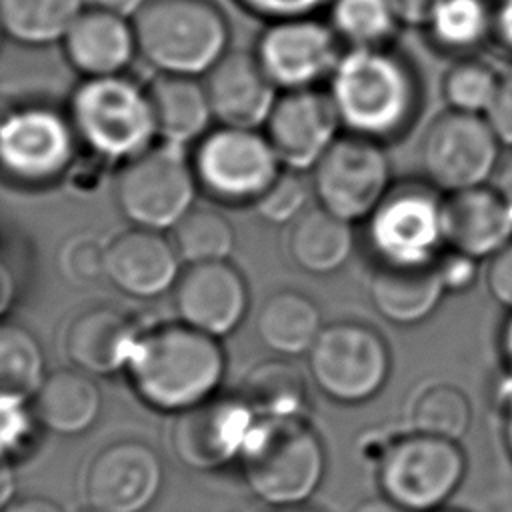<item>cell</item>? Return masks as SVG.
Returning a JSON list of instances; mask_svg holds the SVG:
<instances>
[{
	"label": "cell",
	"mask_w": 512,
	"mask_h": 512,
	"mask_svg": "<svg viewBox=\"0 0 512 512\" xmlns=\"http://www.w3.org/2000/svg\"><path fill=\"white\" fill-rule=\"evenodd\" d=\"M106 270L122 292L152 298L174 286L180 256L160 230L134 226L106 244Z\"/></svg>",
	"instance_id": "obj_20"
},
{
	"label": "cell",
	"mask_w": 512,
	"mask_h": 512,
	"mask_svg": "<svg viewBox=\"0 0 512 512\" xmlns=\"http://www.w3.org/2000/svg\"><path fill=\"white\" fill-rule=\"evenodd\" d=\"M140 328L116 306H92L78 312L64 336L72 364L88 374H110L126 368Z\"/></svg>",
	"instance_id": "obj_23"
},
{
	"label": "cell",
	"mask_w": 512,
	"mask_h": 512,
	"mask_svg": "<svg viewBox=\"0 0 512 512\" xmlns=\"http://www.w3.org/2000/svg\"><path fill=\"white\" fill-rule=\"evenodd\" d=\"M500 416H502V438L512 458V378H504L500 386Z\"/></svg>",
	"instance_id": "obj_48"
},
{
	"label": "cell",
	"mask_w": 512,
	"mask_h": 512,
	"mask_svg": "<svg viewBox=\"0 0 512 512\" xmlns=\"http://www.w3.org/2000/svg\"><path fill=\"white\" fill-rule=\"evenodd\" d=\"M36 414L26 398L0 396V460L14 462L28 454L34 442Z\"/></svg>",
	"instance_id": "obj_39"
},
{
	"label": "cell",
	"mask_w": 512,
	"mask_h": 512,
	"mask_svg": "<svg viewBox=\"0 0 512 512\" xmlns=\"http://www.w3.org/2000/svg\"><path fill=\"white\" fill-rule=\"evenodd\" d=\"M262 132L282 168L310 172L342 134V126L328 92L306 88L278 92Z\"/></svg>",
	"instance_id": "obj_17"
},
{
	"label": "cell",
	"mask_w": 512,
	"mask_h": 512,
	"mask_svg": "<svg viewBox=\"0 0 512 512\" xmlns=\"http://www.w3.org/2000/svg\"><path fill=\"white\" fill-rule=\"evenodd\" d=\"M258 418H306L308 380L292 358L256 362L238 392Z\"/></svg>",
	"instance_id": "obj_29"
},
{
	"label": "cell",
	"mask_w": 512,
	"mask_h": 512,
	"mask_svg": "<svg viewBox=\"0 0 512 512\" xmlns=\"http://www.w3.org/2000/svg\"><path fill=\"white\" fill-rule=\"evenodd\" d=\"M326 86L342 132L384 146L406 136L422 110L420 76L392 46L346 48Z\"/></svg>",
	"instance_id": "obj_1"
},
{
	"label": "cell",
	"mask_w": 512,
	"mask_h": 512,
	"mask_svg": "<svg viewBox=\"0 0 512 512\" xmlns=\"http://www.w3.org/2000/svg\"><path fill=\"white\" fill-rule=\"evenodd\" d=\"M126 370L144 402L182 412L216 394L226 354L220 338L182 320L164 322L140 332Z\"/></svg>",
	"instance_id": "obj_2"
},
{
	"label": "cell",
	"mask_w": 512,
	"mask_h": 512,
	"mask_svg": "<svg viewBox=\"0 0 512 512\" xmlns=\"http://www.w3.org/2000/svg\"><path fill=\"white\" fill-rule=\"evenodd\" d=\"M256 418L240 394H214L178 412L172 448L190 468H220L242 454Z\"/></svg>",
	"instance_id": "obj_16"
},
{
	"label": "cell",
	"mask_w": 512,
	"mask_h": 512,
	"mask_svg": "<svg viewBox=\"0 0 512 512\" xmlns=\"http://www.w3.org/2000/svg\"><path fill=\"white\" fill-rule=\"evenodd\" d=\"M174 306L182 322L222 338L248 314V282L230 260L188 264L174 282Z\"/></svg>",
	"instance_id": "obj_18"
},
{
	"label": "cell",
	"mask_w": 512,
	"mask_h": 512,
	"mask_svg": "<svg viewBox=\"0 0 512 512\" xmlns=\"http://www.w3.org/2000/svg\"><path fill=\"white\" fill-rule=\"evenodd\" d=\"M12 494H14L12 464L0 460V512H2V508L12 500Z\"/></svg>",
	"instance_id": "obj_51"
},
{
	"label": "cell",
	"mask_w": 512,
	"mask_h": 512,
	"mask_svg": "<svg viewBox=\"0 0 512 512\" xmlns=\"http://www.w3.org/2000/svg\"><path fill=\"white\" fill-rule=\"evenodd\" d=\"M190 160L198 188L230 206H252L282 172L260 128L218 124L196 140Z\"/></svg>",
	"instance_id": "obj_9"
},
{
	"label": "cell",
	"mask_w": 512,
	"mask_h": 512,
	"mask_svg": "<svg viewBox=\"0 0 512 512\" xmlns=\"http://www.w3.org/2000/svg\"><path fill=\"white\" fill-rule=\"evenodd\" d=\"M340 40L316 16L266 22L258 34L254 56L278 92L320 88L334 72Z\"/></svg>",
	"instance_id": "obj_13"
},
{
	"label": "cell",
	"mask_w": 512,
	"mask_h": 512,
	"mask_svg": "<svg viewBox=\"0 0 512 512\" xmlns=\"http://www.w3.org/2000/svg\"><path fill=\"white\" fill-rule=\"evenodd\" d=\"M484 280L490 296L506 310H512V238L488 258Z\"/></svg>",
	"instance_id": "obj_42"
},
{
	"label": "cell",
	"mask_w": 512,
	"mask_h": 512,
	"mask_svg": "<svg viewBox=\"0 0 512 512\" xmlns=\"http://www.w3.org/2000/svg\"><path fill=\"white\" fill-rule=\"evenodd\" d=\"M10 276L4 272V268L0 266V310L6 306V302L10 300Z\"/></svg>",
	"instance_id": "obj_53"
},
{
	"label": "cell",
	"mask_w": 512,
	"mask_h": 512,
	"mask_svg": "<svg viewBox=\"0 0 512 512\" xmlns=\"http://www.w3.org/2000/svg\"><path fill=\"white\" fill-rule=\"evenodd\" d=\"M498 356L506 376L512 378V310H508L498 330Z\"/></svg>",
	"instance_id": "obj_49"
},
{
	"label": "cell",
	"mask_w": 512,
	"mask_h": 512,
	"mask_svg": "<svg viewBox=\"0 0 512 512\" xmlns=\"http://www.w3.org/2000/svg\"><path fill=\"white\" fill-rule=\"evenodd\" d=\"M170 230L180 260L188 264L228 260L236 242L232 222L210 206H192Z\"/></svg>",
	"instance_id": "obj_33"
},
{
	"label": "cell",
	"mask_w": 512,
	"mask_h": 512,
	"mask_svg": "<svg viewBox=\"0 0 512 512\" xmlns=\"http://www.w3.org/2000/svg\"><path fill=\"white\" fill-rule=\"evenodd\" d=\"M162 484L156 450L140 440H112L88 460L82 492L96 512H142Z\"/></svg>",
	"instance_id": "obj_15"
},
{
	"label": "cell",
	"mask_w": 512,
	"mask_h": 512,
	"mask_svg": "<svg viewBox=\"0 0 512 512\" xmlns=\"http://www.w3.org/2000/svg\"><path fill=\"white\" fill-rule=\"evenodd\" d=\"M148 90L156 132L174 144L198 140L214 120L204 84L196 76L160 72Z\"/></svg>",
	"instance_id": "obj_28"
},
{
	"label": "cell",
	"mask_w": 512,
	"mask_h": 512,
	"mask_svg": "<svg viewBox=\"0 0 512 512\" xmlns=\"http://www.w3.org/2000/svg\"><path fill=\"white\" fill-rule=\"evenodd\" d=\"M68 62L84 76L122 74L138 52L132 18L86 6L62 38Z\"/></svg>",
	"instance_id": "obj_22"
},
{
	"label": "cell",
	"mask_w": 512,
	"mask_h": 512,
	"mask_svg": "<svg viewBox=\"0 0 512 512\" xmlns=\"http://www.w3.org/2000/svg\"><path fill=\"white\" fill-rule=\"evenodd\" d=\"M446 296L436 262L430 266H374L368 278L372 308L394 326L430 318Z\"/></svg>",
	"instance_id": "obj_24"
},
{
	"label": "cell",
	"mask_w": 512,
	"mask_h": 512,
	"mask_svg": "<svg viewBox=\"0 0 512 512\" xmlns=\"http://www.w3.org/2000/svg\"><path fill=\"white\" fill-rule=\"evenodd\" d=\"M240 8L264 22L316 16V12L330 4V0H236Z\"/></svg>",
	"instance_id": "obj_41"
},
{
	"label": "cell",
	"mask_w": 512,
	"mask_h": 512,
	"mask_svg": "<svg viewBox=\"0 0 512 512\" xmlns=\"http://www.w3.org/2000/svg\"><path fill=\"white\" fill-rule=\"evenodd\" d=\"M2 36H4V28H2V24H0V42H2Z\"/></svg>",
	"instance_id": "obj_56"
},
{
	"label": "cell",
	"mask_w": 512,
	"mask_h": 512,
	"mask_svg": "<svg viewBox=\"0 0 512 512\" xmlns=\"http://www.w3.org/2000/svg\"><path fill=\"white\" fill-rule=\"evenodd\" d=\"M272 512H322V510H316L308 504H294V506H280V508H274Z\"/></svg>",
	"instance_id": "obj_54"
},
{
	"label": "cell",
	"mask_w": 512,
	"mask_h": 512,
	"mask_svg": "<svg viewBox=\"0 0 512 512\" xmlns=\"http://www.w3.org/2000/svg\"><path fill=\"white\" fill-rule=\"evenodd\" d=\"M308 376L330 400L362 404L390 378L392 352L386 338L362 320L324 324L306 354Z\"/></svg>",
	"instance_id": "obj_7"
},
{
	"label": "cell",
	"mask_w": 512,
	"mask_h": 512,
	"mask_svg": "<svg viewBox=\"0 0 512 512\" xmlns=\"http://www.w3.org/2000/svg\"><path fill=\"white\" fill-rule=\"evenodd\" d=\"M502 148L484 114L446 108L422 132L420 166L430 186L450 194L490 184Z\"/></svg>",
	"instance_id": "obj_11"
},
{
	"label": "cell",
	"mask_w": 512,
	"mask_h": 512,
	"mask_svg": "<svg viewBox=\"0 0 512 512\" xmlns=\"http://www.w3.org/2000/svg\"><path fill=\"white\" fill-rule=\"evenodd\" d=\"M386 146L342 132L310 170L316 204L346 222H364L392 188Z\"/></svg>",
	"instance_id": "obj_12"
},
{
	"label": "cell",
	"mask_w": 512,
	"mask_h": 512,
	"mask_svg": "<svg viewBox=\"0 0 512 512\" xmlns=\"http://www.w3.org/2000/svg\"><path fill=\"white\" fill-rule=\"evenodd\" d=\"M132 26L138 52L158 72L200 76L228 52V18L212 0H146Z\"/></svg>",
	"instance_id": "obj_4"
},
{
	"label": "cell",
	"mask_w": 512,
	"mask_h": 512,
	"mask_svg": "<svg viewBox=\"0 0 512 512\" xmlns=\"http://www.w3.org/2000/svg\"><path fill=\"white\" fill-rule=\"evenodd\" d=\"M436 268L446 294H460L474 286L480 274V260L452 248H444L436 258Z\"/></svg>",
	"instance_id": "obj_40"
},
{
	"label": "cell",
	"mask_w": 512,
	"mask_h": 512,
	"mask_svg": "<svg viewBox=\"0 0 512 512\" xmlns=\"http://www.w3.org/2000/svg\"><path fill=\"white\" fill-rule=\"evenodd\" d=\"M500 82V72H496L488 62L472 56L456 58L442 76L440 94L448 110L484 114L488 112Z\"/></svg>",
	"instance_id": "obj_36"
},
{
	"label": "cell",
	"mask_w": 512,
	"mask_h": 512,
	"mask_svg": "<svg viewBox=\"0 0 512 512\" xmlns=\"http://www.w3.org/2000/svg\"><path fill=\"white\" fill-rule=\"evenodd\" d=\"M90 512H96V510H90Z\"/></svg>",
	"instance_id": "obj_57"
},
{
	"label": "cell",
	"mask_w": 512,
	"mask_h": 512,
	"mask_svg": "<svg viewBox=\"0 0 512 512\" xmlns=\"http://www.w3.org/2000/svg\"><path fill=\"white\" fill-rule=\"evenodd\" d=\"M436 50L456 58L490 44L492 0H440L422 26Z\"/></svg>",
	"instance_id": "obj_30"
},
{
	"label": "cell",
	"mask_w": 512,
	"mask_h": 512,
	"mask_svg": "<svg viewBox=\"0 0 512 512\" xmlns=\"http://www.w3.org/2000/svg\"><path fill=\"white\" fill-rule=\"evenodd\" d=\"M58 270L74 286H92L108 278L106 244L92 234H76L58 250Z\"/></svg>",
	"instance_id": "obj_38"
},
{
	"label": "cell",
	"mask_w": 512,
	"mask_h": 512,
	"mask_svg": "<svg viewBox=\"0 0 512 512\" xmlns=\"http://www.w3.org/2000/svg\"><path fill=\"white\" fill-rule=\"evenodd\" d=\"M490 186L498 192V196L502 198L504 206L512 216V148H508V152L502 154L498 168L490 180Z\"/></svg>",
	"instance_id": "obj_46"
},
{
	"label": "cell",
	"mask_w": 512,
	"mask_h": 512,
	"mask_svg": "<svg viewBox=\"0 0 512 512\" xmlns=\"http://www.w3.org/2000/svg\"><path fill=\"white\" fill-rule=\"evenodd\" d=\"M88 2H90L88 6H96V8H102V10L132 18L146 0H88Z\"/></svg>",
	"instance_id": "obj_50"
},
{
	"label": "cell",
	"mask_w": 512,
	"mask_h": 512,
	"mask_svg": "<svg viewBox=\"0 0 512 512\" xmlns=\"http://www.w3.org/2000/svg\"><path fill=\"white\" fill-rule=\"evenodd\" d=\"M352 512H406L400 506H396L394 502L382 498H372V500H364L362 504H358Z\"/></svg>",
	"instance_id": "obj_52"
},
{
	"label": "cell",
	"mask_w": 512,
	"mask_h": 512,
	"mask_svg": "<svg viewBox=\"0 0 512 512\" xmlns=\"http://www.w3.org/2000/svg\"><path fill=\"white\" fill-rule=\"evenodd\" d=\"M244 478L266 504H306L326 472V450L306 418H256L242 448Z\"/></svg>",
	"instance_id": "obj_3"
},
{
	"label": "cell",
	"mask_w": 512,
	"mask_h": 512,
	"mask_svg": "<svg viewBox=\"0 0 512 512\" xmlns=\"http://www.w3.org/2000/svg\"><path fill=\"white\" fill-rule=\"evenodd\" d=\"M442 230L446 248L484 260L512 238V216L498 192L484 184L444 194Z\"/></svg>",
	"instance_id": "obj_21"
},
{
	"label": "cell",
	"mask_w": 512,
	"mask_h": 512,
	"mask_svg": "<svg viewBox=\"0 0 512 512\" xmlns=\"http://www.w3.org/2000/svg\"><path fill=\"white\" fill-rule=\"evenodd\" d=\"M490 44L512 58V0H492Z\"/></svg>",
	"instance_id": "obj_44"
},
{
	"label": "cell",
	"mask_w": 512,
	"mask_h": 512,
	"mask_svg": "<svg viewBox=\"0 0 512 512\" xmlns=\"http://www.w3.org/2000/svg\"><path fill=\"white\" fill-rule=\"evenodd\" d=\"M466 454L458 442L410 432L386 444L378 458V486L406 512H432L458 490Z\"/></svg>",
	"instance_id": "obj_8"
},
{
	"label": "cell",
	"mask_w": 512,
	"mask_h": 512,
	"mask_svg": "<svg viewBox=\"0 0 512 512\" xmlns=\"http://www.w3.org/2000/svg\"><path fill=\"white\" fill-rule=\"evenodd\" d=\"M202 84L212 116L222 126L262 128L278 96L254 52L244 50H228Z\"/></svg>",
	"instance_id": "obj_19"
},
{
	"label": "cell",
	"mask_w": 512,
	"mask_h": 512,
	"mask_svg": "<svg viewBox=\"0 0 512 512\" xmlns=\"http://www.w3.org/2000/svg\"><path fill=\"white\" fill-rule=\"evenodd\" d=\"M432 512H460V510H446V508H438V510H432Z\"/></svg>",
	"instance_id": "obj_55"
},
{
	"label": "cell",
	"mask_w": 512,
	"mask_h": 512,
	"mask_svg": "<svg viewBox=\"0 0 512 512\" xmlns=\"http://www.w3.org/2000/svg\"><path fill=\"white\" fill-rule=\"evenodd\" d=\"M2 512H64L58 502L46 498V496H18L12 498Z\"/></svg>",
	"instance_id": "obj_47"
},
{
	"label": "cell",
	"mask_w": 512,
	"mask_h": 512,
	"mask_svg": "<svg viewBox=\"0 0 512 512\" xmlns=\"http://www.w3.org/2000/svg\"><path fill=\"white\" fill-rule=\"evenodd\" d=\"M86 0H0L4 34L22 44H52L66 36Z\"/></svg>",
	"instance_id": "obj_31"
},
{
	"label": "cell",
	"mask_w": 512,
	"mask_h": 512,
	"mask_svg": "<svg viewBox=\"0 0 512 512\" xmlns=\"http://www.w3.org/2000/svg\"><path fill=\"white\" fill-rule=\"evenodd\" d=\"M76 140L68 116L44 106L18 108L0 120V166L20 182H50L72 162Z\"/></svg>",
	"instance_id": "obj_14"
},
{
	"label": "cell",
	"mask_w": 512,
	"mask_h": 512,
	"mask_svg": "<svg viewBox=\"0 0 512 512\" xmlns=\"http://www.w3.org/2000/svg\"><path fill=\"white\" fill-rule=\"evenodd\" d=\"M486 118L502 146L512 148V66L500 74L498 90Z\"/></svg>",
	"instance_id": "obj_43"
},
{
	"label": "cell",
	"mask_w": 512,
	"mask_h": 512,
	"mask_svg": "<svg viewBox=\"0 0 512 512\" xmlns=\"http://www.w3.org/2000/svg\"><path fill=\"white\" fill-rule=\"evenodd\" d=\"M414 432L460 442L472 424V404L464 390L450 382H432L412 400Z\"/></svg>",
	"instance_id": "obj_34"
},
{
	"label": "cell",
	"mask_w": 512,
	"mask_h": 512,
	"mask_svg": "<svg viewBox=\"0 0 512 512\" xmlns=\"http://www.w3.org/2000/svg\"><path fill=\"white\" fill-rule=\"evenodd\" d=\"M354 250L352 222L318 204L308 206L288 224L286 252L290 262L308 274H332L346 264Z\"/></svg>",
	"instance_id": "obj_25"
},
{
	"label": "cell",
	"mask_w": 512,
	"mask_h": 512,
	"mask_svg": "<svg viewBox=\"0 0 512 512\" xmlns=\"http://www.w3.org/2000/svg\"><path fill=\"white\" fill-rule=\"evenodd\" d=\"M68 118L78 140L110 160L140 154L158 134L148 90L124 74L84 78L72 92Z\"/></svg>",
	"instance_id": "obj_5"
},
{
	"label": "cell",
	"mask_w": 512,
	"mask_h": 512,
	"mask_svg": "<svg viewBox=\"0 0 512 512\" xmlns=\"http://www.w3.org/2000/svg\"><path fill=\"white\" fill-rule=\"evenodd\" d=\"M180 146L164 140L124 162L116 180V200L136 226L162 232L194 206L198 182L192 160Z\"/></svg>",
	"instance_id": "obj_10"
},
{
	"label": "cell",
	"mask_w": 512,
	"mask_h": 512,
	"mask_svg": "<svg viewBox=\"0 0 512 512\" xmlns=\"http://www.w3.org/2000/svg\"><path fill=\"white\" fill-rule=\"evenodd\" d=\"M44 376L38 338L16 322L0 320V396L28 398Z\"/></svg>",
	"instance_id": "obj_35"
},
{
	"label": "cell",
	"mask_w": 512,
	"mask_h": 512,
	"mask_svg": "<svg viewBox=\"0 0 512 512\" xmlns=\"http://www.w3.org/2000/svg\"><path fill=\"white\" fill-rule=\"evenodd\" d=\"M442 200L428 182L392 184L364 220L374 266H430L446 248Z\"/></svg>",
	"instance_id": "obj_6"
},
{
	"label": "cell",
	"mask_w": 512,
	"mask_h": 512,
	"mask_svg": "<svg viewBox=\"0 0 512 512\" xmlns=\"http://www.w3.org/2000/svg\"><path fill=\"white\" fill-rule=\"evenodd\" d=\"M440 0H392L402 26H424Z\"/></svg>",
	"instance_id": "obj_45"
},
{
	"label": "cell",
	"mask_w": 512,
	"mask_h": 512,
	"mask_svg": "<svg viewBox=\"0 0 512 512\" xmlns=\"http://www.w3.org/2000/svg\"><path fill=\"white\" fill-rule=\"evenodd\" d=\"M32 410L38 424L76 434L92 426L100 412V390L92 374L80 368H58L46 374L32 394Z\"/></svg>",
	"instance_id": "obj_27"
},
{
	"label": "cell",
	"mask_w": 512,
	"mask_h": 512,
	"mask_svg": "<svg viewBox=\"0 0 512 512\" xmlns=\"http://www.w3.org/2000/svg\"><path fill=\"white\" fill-rule=\"evenodd\" d=\"M328 26L346 48L392 46L402 22L392 0H330Z\"/></svg>",
	"instance_id": "obj_32"
},
{
	"label": "cell",
	"mask_w": 512,
	"mask_h": 512,
	"mask_svg": "<svg viewBox=\"0 0 512 512\" xmlns=\"http://www.w3.org/2000/svg\"><path fill=\"white\" fill-rule=\"evenodd\" d=\"M322 328V312L314 298L292 288L266 296L256 314L260 342L282 358L306 356Z\"/></svg>",
	"instance_id": "obj_26"
},
{
	"label": "cell",
	"mask_w": 512,
	"mask_h": 512,
	"mask_svg": "<svg viewBox=\"0 0 512 512\" xmlns=\"http://www.w3.org/2000/svg\"><path fill=\"white\" fill-rule=\"evenodd\" d=\"M312 198L310 180L304 178V172L286 170L274 178V182L262 192V196L252 204L258 216L270 224H290L296 220L308 206Z\"/></svg>",
	"instance_id": "obj_37"
}]
</instances>
